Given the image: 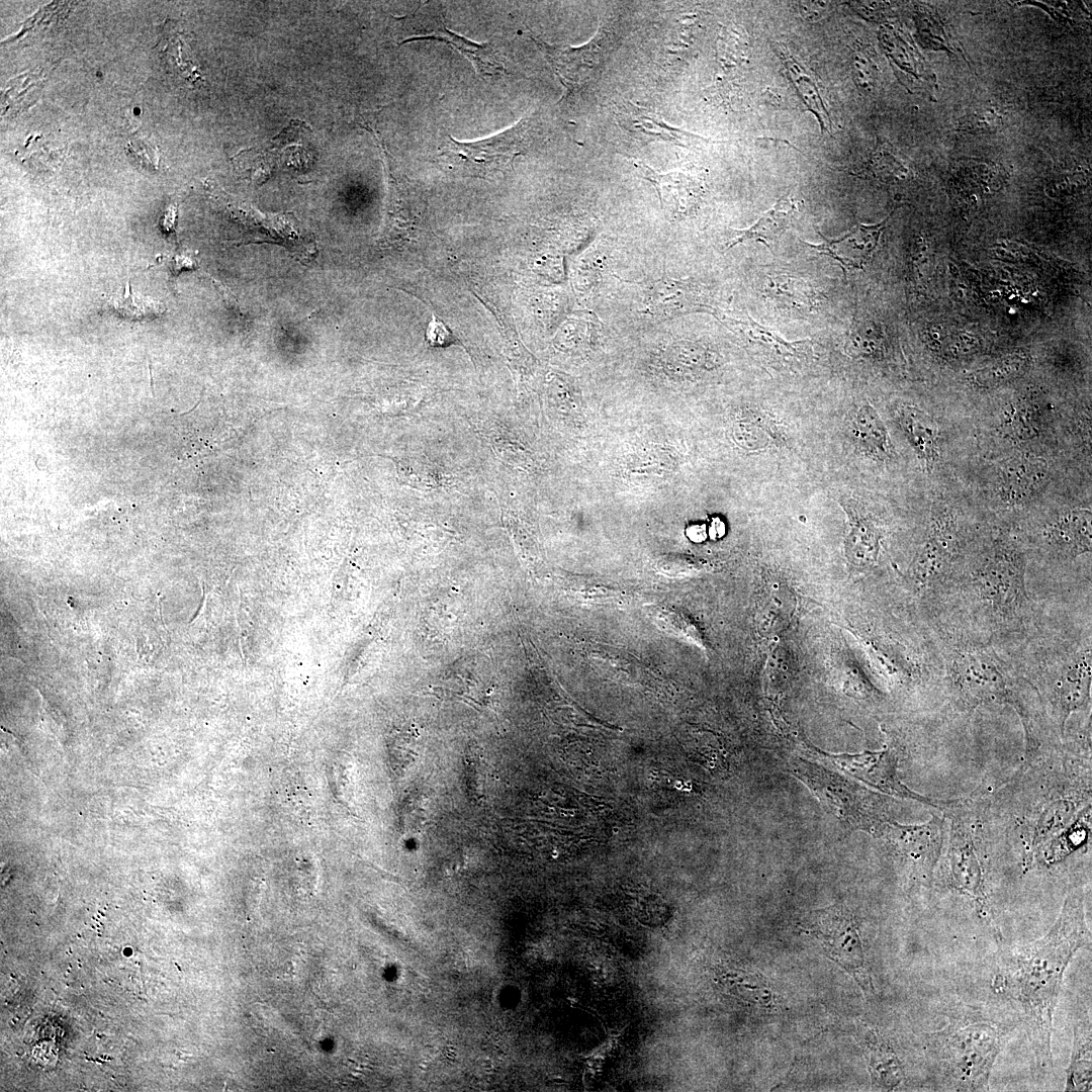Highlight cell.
I'll return each instance as SVG.
<instances>
[{
  "label": "cell",
  "instance_id": "f546056e",
  "mask_svg": "<svg viewBox=\"0 0 1092 1092\" xmlns=\"http://www.w3.org/2000/svg\"><path fill=\"white\" fill-rule=\"evenodd\" d=\"M919 30L924 42L933 50L954 51V43L949 37L943 22L937 14L924 11L919 17Z\"/></svg>",
  "mask_w": 1092,
  "mask_h": 1092
},
{
  "label": "cell",
  "instance_id": "d590c367",
  "mask_svg": "<svg viewBox=\"0 0 1092 1092\" xmlns=\"http://www.w3.org/2000/svg\"><path fill=\"white\" fill-rule=\"evenodd\" d=\"M694 529H695V532H697V533H700V527H696V528H694ZM698 535H699V536H698V537H699V541H700V540H702L704 536H703L702 534H698ZM704 538H705V537H704Z\"/></svg>",
  "mask_w": 1092,
  "mask_h": 1092
},
{
  "label": "cell",
  "instance_id": "836d02e7",
  "mask_svg": "<svg viewBox=\"0 0 1092 1092\" xmlns=\"http://www.w3.org/2000/svg\"><path fill=\"white\" fill-rule=\"evenodd\" d=\"M656 620L661 623L662 628L678 636L691 638L697 643L701 640L697 629L679 614L662 609L657 612Z\"/></svg>",
  "mask_w": 1092,
  "mask_h": 1092
},
{
  "label": "cell",
  "instance_id": "e575fe53",
  "mask_svg": "<svg viewBox=\"0 0 1092 1092\" xmlns=\"http://www.w3.org/2000/svg\"><path fill=\"white\" fill-rule=\"evenodd\" d=\"M473 754V756L471 754L466 755L465 763L469 793L477 800L483 795V788L481 786L484 784L486 772L484 769L485 763L482 760H479L480 758L477 753Z\"/></svg>",
  "mask_w": 1092,
  "mask_h": 1092
},
{
  "label": "cell",
  "instance_id": "1f68e13d",
  "mask_svg": "<svg viewBox=\"0 0 1092 1092\" xmlns=\"http://www.w3.org/2000/svg\"><path fill=\"white\" fill-rule=\"evenodd\" d=\"M1003 118L999 107L988 105L978 108L967 115L960 122L959 129L970 132L992 131L1002 124Z\"/></svg>",
  "mask_w": 1092,
  "mask_h": 1092
},
{
  "label": "cell",
  "instance_id": "d6a6232c",
  "mask_svg": "<svg viewBox=\"0 0 1092 1092\" xmlns=\"http://www.w3.org/2000/svg\"><path fill=\"white\" fill-rule=\"evenodd\" d=\"M868 168L876 175L898 176L907 173V169L887 145L878 146L869 161Z\"/></svg>",
  "mask_w": 1092,
  "mask_h": 1092
},
{
  "label": "cell",
  "instance_id": "9a60e30c",
  "mask_svg": "<svg viewBox=\"0 0 1092 1092\" xmlns=\"http://www.w3.org/2000/svg\"><path fill=\"white\" fill-rule=\"evenodd\" d=\"M614 114L623 130L644 144L665 143L691 148L710 142L701 135L670 125L657 112L630 101L617 103Z\"/></svg>",
  "mask_w": 1092,
  "mask_h": 1092
},
{
  "label": "cell",
  "instance_id": "8fae6325",
  "mask_svg": "<svg viewBox=\"0 0 1092 1092\" xmlns=\"http://www.w3.org/2000/svg\"><path fill=\"white\" fill-rule=\"evenodd\" d=\"M821 757L886 794L918 801L938 809H945L953 802L923 796L904 785L898 777V759L892 747L881 751H864L852 755L825 754Z\"/></svg>",
  "mask_w": 1092,
  "mask_h": 1092
},
{
  "label": "cell",
  "instance_id": "f1b7e54d",
  "mask_svg": "<svg viewBox=\"0 0 1092 1092\" xmlns=\"http://www.w3.org/2000/svg\"><path fill=\"white\" fill-rule=\"evenodd\" d=\"M108 306L117 315L133 321L155 318L165 310L157 299L131 293L129 283L121 294L108 300Z\"/></svg>",
  "mask_w": 1092,
  "mask_h": 1092
},
{
  "label": "cell",
  "instance_id": "ba28073f",
  "mask_svg": "<svg viewBox=\"0 0 1092 1092\" xmlns=\"http://www.w3.org/2000/svg\"><path fill=\"white\" fill-rule=\"evenodd\" d=\"M945 809L951 819L946 852L948 885L976 902L983 911L988 901L984 870L970 825L958 801H953Z\"/></svg>",
  "mask_w": 1092,
  "mask_h": 1092
},
{
  "label": "cell",
  "instance_id": "603a6c76",
  "mask_svg": "<svg viewBox=\"0 0 1092 1092\" xmlns=\"http://www.w3.org/2000/svg\"><path fill=\"white\" fill-rule=\"evenodd\" d=\"M866 1054L873 1084L883 1090H893L903 1080L901 1063L893 1049L877 1033L869 1032Z\"/></svg>",
  "mask_w": 1092,
  "mask_h": 1092
},
{
  "label": "cell",
  "instance_id": "5bb4252c",
  "mask_svg": "<svg viewBox=\"0 0 1092 1092\" xmlns=\"http://www.w3.org/2000/svg\"><path fill=\"white\" fill-rule=\"evenodd\" d=\"M644 311L660 317H670L693 311H708L705 290L691 279H674L666 273L652 282L639 284Z\"/></svg>",
  "mask_w": 1092,
  "mask_h": 1092
},
{
  "label": "cell",
  "instance_id": "ffe728a7",
  "mask_svg": "<svg viewBox=\"0 0 1092 1092\" xmlns=\"http://www.w3.org/2000/svg\"><path fill=\"white\" fill-rule=\"evenodd\" d=\"M897 419L909 443L928 467L939 459L940 437L935 421L912 405L899 408Z\"/></svg>",
  "mask_w": 1092,
  "mask_h": 1092
},
{
  "label": "cell",
  "instance_id": "9c48e42d",
  "mask_svg": "<svg viewBox=\"0 0 1092 1092\" xmlns=\"http://www.w3.org/2000/svg\"><path fill=\"white\" fill-rule=\"evenodd\" d=\"M808 927L827 953L845 968L864 991H871L861 941L851 915L838 907L819 910L812 914Z\"/></svg>",
  "mask_w": 1092,
  "mask_h": 1092
},
{
  "label": "cell",
  "instance_id": "277c9868",
  "mask_svg": "<svg viewBox=\"0 0 1092 1092\" xmlns=\"http://www.w3.org/2000/svg\"><path fill=\"white\" fill-rule=\"evenodd\" d=\"M1005 1033V1028L991 1021L956 1023L929 1034L928 1046L950 1086L988 1091Z\"/></svg>",
  "mask_w": 1092,
  "mask_h": 1092
},
{
  "label": "cell",
  "instance_id": "ac0fdd59",
  "mask_svg": "<svg viewBox=\"0 0 1092 1092\" xmlns=\"http://www.w3.org/2000/svg\"><path fill=\"white\" fill-rule=\"evenodd\" d=\"M1049 465L1043 458L1020 455L1002 467L997 490L999 497L1008 505H1024L1033 499L1045 486Z\"/></svg>",
  "mask_w": 1092,
  "mask_h": 1092
},
{
  "label": "cell",
  "instance_id": "4dcf8cb0",
  "mask_svg": "<svg viewBox=\"0 0 1092 1092\" xmlns=\"http://www.w3.org/2000/svg\"><path fill=\"white\" fill-rule=\"evenodd\" d=\"M1023 366L1024 359L1022 357L1011 356L979 371L976 373L975 378L981 385L993 386L1017 375Z\"/></svg>",
  "mask_w": 1092,
  "mask_h": 1092
},
{
  "label": "cell",
  "instance_id": "cb8c5ba5",
  "mask_svg": "<svg viewBox=\"0 0 1092 1092\" xmlns=\"http://www.w3.org/2000/svg\"><path fill=\"white\" fill-rule=\"evenodd\" d=\"M1077 808L1078 804L1071 798H1057L1042 807L1030 831V857L1072 822Z\"/></svg>",
  "mask_w": 1092,
  "mask_h": 1092
},
{
  "label": "cell",
  "instance_id": "5b68a950",
  "mask_svg": "<svg viewBox=\"0 0 1092 1092\" xmlns=\"http://www.w3.org/2000/svg\"><path fill=\"white\" fill-rule=\"evenodd\" d=\"M567 94H573L596 80L615 50V37L600 26L592 39L580 47L550 44L531 33Z\"/></svg>",
  "mask_w": 1092,
  "mask_h": 1092
},
{
  "label": "cell",
  "instance_id": "d6986e66",
  "mask_svg": "<svg viewBox=\"0 0 1092 1092\" xmlns=\"http://www.w3.org/2000/svg\"><path fill=\"white\" fill-rule=\"evenodd\" d=\"M1091 512L1087 509L1058 515L1043 530L1048 545L1059 555L1075 558L1091 551Z\"/></svg>",
  "mask_w": 1092,
  "mask_h": 1092
},
{
  "label": "cell",
  "instance_id": "7402d4cb",
  "mask_svg": "<svg viewBox=\"0 0 1092 1092\" xmlns=\"http://www.w3.org/2000/svg\"><path fill=\"white\" fill-rule=\"evenodd\" d=\"M849 531L845 537V555L857 568L873 566L878 559L882 532L871 518L848 509Z\"/></svg>",
  "mask_w": 1092,
  "mask_h": 1092
},
{
  "label": "cell",
  "instance_id": "30bf717a",
  "mask_svg": "<svg viewBox=\"0 0 1092 1092\" xmlns=\"http://www.w3.org/2000/svg\"><path fill=\"white\" fill-rule=\"evenodd\" d=\"M960 549L956 522L949 516L934 518L913 565L914 579L923 593H932L933 597L950 580Z\"/></svg>",
  "mask_w": 1092,
  "mask_h": 1092
},
{
  "label": "cell",
  "instance_id": "6da1fadb",
  "mask_svg": "<svg viewBox=\"0 0 1092 1092\" xmlns=\"http://www.w3.org/2000/svg\"><path fill=\"white\" fill-rule=\"evenodd\" d=\"M1082 888L1072 890L1044 936L1005 952L992 979L993 992L1020 1014L1039 1070L1053 1066V1017L1066 969L1090 940Z\"/></svg>",
  "mask_w": 1092,
  "mask_h": 1092
},
{
  "label": "cell",
  "instance_id": "d4e9b609",
  "mask_svg": "<svg viewBox=\"0 0 1092 1092\" xmlns=\"http://www.w3.org/2000/svg\"><path fill=\"white\" fill-rule=\"evenodd\" d=\"M1090 830L1091 808L1089 805L1067 827L1038 849L1041 861L1045 864L1059 862L1087 841Z\"/></svg>",
  "mask_w": 1092,
  "mask_h": 1092
},
{
  "label": "cell",
  "instance_id": "8992f818",
  "mask_svg": "<svg viewBox=\"0 0 1092 1092\" xmlns=\"http://www.w3.org/2000/svg\"><path fill=\"white\" fill-rule=\"evenodd\" d=\"M532 123L520 119L513 126L487 139L459 142L448 136L447 154L469 173L489 175L503 172L523 155L531 141Z\"/></svg>",
  "mask_w": 1092,
  "mask_h": 1092
},
{
  "label": "cell",
  "instance_id": "4316f807",
  "mask_svg": "<svg viewBox=\"0 0 1092 1092\" xmlns=\"http://www.w3.org/2000/svg\"><path fill=\"white\" fill-rule=\"evenodd\" d=\"M851 424L852 434L862 449L878 457L888 455L887 430L878 413L871 405H862L856 412Z\"/></svg>",
  "mask_w": 1092,
  "mask_h": 1092
},
{
  "label": "cell",
  "instance_id": "3957f363",
  "mask_svg": "<svg viewBox=\"0 0 1092 1092\" xmlns=\"http://www.w3.org/2000/svg\"><path fill=\"white\" fill-rule=\"evenodd\" d=\"M966 592L990 626L1021 627L1030 614L1022 551L1007 541L994 545L971 570Z\"/></svg>",
  "mask_w": 1092,
  "mask_h": 1092
},
{
  "label": "cell",
  "instance_id": "e0dca14e",
  "mask_svg": "<svg viewBox=\"0 0 1092 1092\" xmlns=\"http://www.w3.org/2000/svg\"><path fill=\"white\" fill-rule=\"evenodd\" d=\"M632 163L640 176L655 188L661 207L669 217L681 218L695 208L702 193L696 176L682 171L662 173L642 162Z\"/></svg>",
  "mask_w": 1092,
  "mask_h": 1092
},
{
  "label": "cell",
  "instance_id": "83f0119b",
  "mask_svg": "<svg viewBox=\"0 0 1092 1092\" xmlns=\"http://www.w3.org/2000/svg\"><path fill=\"white\" fill-rule=\"evenodd\" d=\"M1065 1090H1091V1030L1086 1026L1074 1028L1073 1050L1067 1069Z\"/></svg>",
  "mask_w": 1092,
  "mask_h": 1092
},
{
  "label": "cell",
  "instance_id": "4fadbf2b",
  "mask_svg": "<svg viewBox=\"0 0 1092 1092\" xmlns=\"http://www.w3.org/2000/svg\"><path fill=\"white\" fill-rule=\"evenodd\" d=\"M412 33L401 43L419 39L442 41L464 56L482 76H499L506 72L504 61L491 42L476 43L450 30L443 13L436 6L419 8L410 18Z\"/></svg>",
  "mask_w": 1092,
  "mask_h": 1092
},
{
  "label": "cell",
  "instance_id": "484cf974",
  "mask_svg": "<svg viewBox=\"0 0 1092 1092\" xmlns=\"http://www.w3.org/2000/svg\"><path fill=\"white\" fill-rule=\"evenodd\" d=\"M779 56L797 94L800 96L807 109L817 117L822 132L825 130L828 131L832 126V122L820 95L816 81L806 69L794 60L793 57L783 52H781Z\"/></svg>",
  "mask_w": 1092,
  "mask_h": 1092
},
{
  "label": "cell",
  "instance_id": "44dd1931",
  "mask_svg": "<svg viewBox=\"0 0 1092 1092\" xmlns=\"http://www.w3.org/2000/svg\"><path fill=\"white\" fill-rule=\"evenodd\" d=\"M799 204V201L792 196L781 198L751 226L735 230V236L727 245L726 250L750 240L759 241L769 247L770 243L790 226L798 213Z\"/></svg>",
  "mask_w": 1092,
  "mask_h": 1092
},
{
  "label": "cell",
  "instance_id": "7c38bea8",
  "mask_svg": "<svg viewBox=\"0 0 1092 1092\" xmlns=\"http://www.w3.org/2000/svg\"><path fill=\"white\" fill-rule=\"evenodd\" d=\"M1091 658L1090 642L1070 652L1048 687L1046 697L1061 736L1069 716L1090 704Z\"/></svg>",
  "mask_w": 1092,
  "mask_h": 1092
},
{
  "label": "cell",
  "instance_id": "52a82bcc",
  "mask_svg": "<svg viewBox=\"0 0 1092 1092\" xmlns=\"http://www.w3.org/2000/svg\"><path fill=\"white\" fill-rule=\"evenodd\" d=\"M879 834L892 846L915 882L929 883L941 855L943 817L932 815L928 821L912 825L888 820Z\"/></svg>",
  "mask_w": 1092,
  "mask_h": 1092
},
{
  "label": "cell",
  "instance_id": "2e32d148",
  "mask_svg": "<svg viewBox=\"0 0 1092 1092\" xmlns=\"http://www.w3.org/2000/svg\"><path fill=\"white\" fill-rule=\"evenodd\" d=\"M890 215L877 224L859 223L838 239L822 237L819 244L804 243L820 255L835 261L847 273L862 268L872 258Z\"/></svg>",
  "mask_w": 1092,
  "mask_h": 1092
},
{
  "label": "cell",
  "instance_id": "7a4b0ae2",
  "mask_svg": "<svg viewBox=\"0 0 1092 1092\" xmlns=\"http://www.w3.org/2000/svg\"><path fill=\"white\" fill-rule=\"evenodd\" d=\"M946 665L950 688L967 708L1009 705L1019 715L1024 733L1036 728V718L1022 686L991 645L958 641L946 651Z\"/></svg>",
  "mask_w": 1092,
  "mask_h": 1092
}]
</instances>
